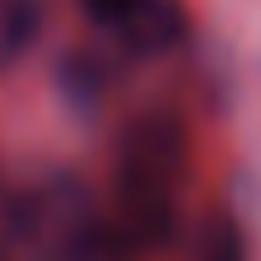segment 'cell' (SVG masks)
I'll return each mask as SVG.
<instances>
[{
  "label": "cell",
  "instance_id": "obj_3",
  "mask_svg": "<svg viewBox=\"0 0 261 261\" xmlns=\"http://www.w3.org/2000/svg\"><path fill=\"white\" fill-rule=\"evenodd\" d=\"M204 261H245V249H241V237L232 224H216L212 237H208V249H204Z\"/></svg>",
  "mask_w": 261,
  "mask_h": 261
},
{
  "label": "cell",
  "instance_id": "obj_2",
  "mask_svg": "<svg viewBox=\"0 0 261 261\" xmlns=\"http://www.w3.org/2000/svg\"><path fill=\"white\" fill-rule=\"evenodd\" d=\"M82 4H86L90 20L122 29L126 37H135L147 49L167 45V37L175 29L171 24V8L163 0H82Z\"/></svg>",
  "mask_w": 261,
  "mask_h": 261
},
{
  "label": "cell",
  "instance_id": "obj_1",
  "mask_svg": "<svg viewBox=\"0 0 261 261\" xmlns=\"http://www.w3.org/2000/svg\"><path fill=\"white\" fill-rule=\"evenodd\" d=\"M179 163V147H175V130L155 122V126H139L126 167H122V192H126V208L135 216V224L143 232H167V184L171 171Z\"/></svg>",
  "mask_w": 261,
  "mask_h": 261
}]
</instances>
